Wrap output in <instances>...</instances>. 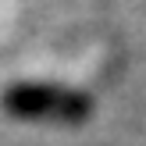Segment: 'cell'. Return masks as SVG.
Segmentation results:
<instances>
[{
	"label": "cell",
	"instance_id": "cell-1",
	"mask_svg": "<svg viewBox=\"0 0 146 146\" xmlns=\"http://www.w3.org/2000/svg\"><path fill=\"white\" fill-rule=\"evenodd\" d=\"M4 107L14 118L29 121H82L89 118L93 104L78 89H64L50 82H14L4 93Z\"/></svg>",
	"mask_w": 146,
	"mask_h": 146
}]
</instances>
